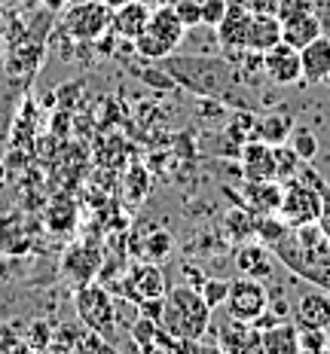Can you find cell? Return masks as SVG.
Instances as JSON below:
<instances>
[{
  "label": "cell",
  "instance_id": "e0dca14e",
  "mask_svg": "<svg viewBox=\"0 0 330 354\" xmlns=\"http://www.w3.org/2000/svg\"><path fill=\"white\" fill-rule=\"evenodd\" d=\"M147 21H150V6H144L141 0H129V3L110 10V31L126 40H135L147 28Z\"/></svg>",
  "mask_w": 330,
  "mask_h": 354
},
{
  "label": "cell",
  "instance_id": "83f0119b",
  "mask_svg": "<svg viewBox=\"0 0 330 354\" xmlns=\"http://www.w3.org/2000/svg\"><path fill=\"white\" fill-rule=\"evenodd\" d=\"M288 138H291L293 153H297L303 162H312L315 156H318V138H315V131L303 129V125H293Z\"/></svg>",
  "mask_w": 330,
  "mask_h": 354
},
{
  "label": "cell",
  "instance_id": "5bb4252c",
  "mask_svg": "<svg viewBox=\"0 0 330 354\" xmlns=\"http://www.w3.org/2000/svg\"><path fill=\"white\" fill-rule=\"evenodd\" d=\"M300 62H303V83L318 86L330 80V37L321 34L309 46L300 49Z\"/></svg>",
  "mask_w": 330,
  "mask_h": 354
},
{
  "label": "cell",
  "instance_id": "ffe728a7",
  "mask_svg": "<svg viewBox=\"0 0 330 354\" xmlns=\"http://www.w3.org/2000/svg\"><path fill=\"white\" fill-rule=\"evenodd\" d=\"M260 351L266 354H300V339H297V324L291 321H275L260 330Z\"/></svg>",
  "mask_w": 330,
  "mask_h": 354
},
{
  "label": "cell",
  "instance_id": "f35d334b",
  "mask_svg": "<svg viewBox=\"0 0 330 354\" xmlns=\"http://www.w3.org/2000/svg\"><path fill=\"white\" fill-rule=\"evenodd\" d=\"M77 3H83V0H77Z\"/></svg>",
  "mask_w": 330,
  "mask_h": 354
},
{
  "label": "cell",
  "instance_id": "8d00e7d4",
  "mask_svg": "<svg viewBox=\"0 0 330 354\" xmlns=\"http://www.w3.org/2000/svg\"><path fill=\"white\" fill-rule=\"evenodd\" d=\"M104 3L110 6V10H116V6H122V3H129V0H104Z\"/></svg>",
  "mask_w": 330,
  "mask_h": 354
},
{
  "label": "cell",
  "instance_id": "d6986e66",
  "mask_svg": "<svg viewBox=\"0 0 330 354\" xmlns=\"http://www.w3.org/2000/svg\"><path fill=\"white\" fill-rule=\"evenodd\" d=\"M245 208L254 214H278L282 183L278 180H245Z\"/></svg>",
  "mask_w": 330,
  "mask_h": 354
},
{
  "label": "cell",
  "instance_id": "8992f818",
  "mask_svg": "<svg viewBox=\"0 0 330 354\" xmlns=\"http://www.w3.org/2000/svg\"><path fill=\"white\" fill-rule=\"evenodd\" d=\"M110 28V6L104 0H83L64 16V31L77 40H98Z\"/></svg>",
  "mask_w": 330,
  "mask_h": 354
},
{
  "label": "cell",
  "instance_id": "277c9868",
  "mask_svg": "<svg viewBox=\"0 0 330 354\" xmlns=\"http://www.w3.org/2000/svg\"><path fill=\"white\" fill-rule=\"evenodd\" d=\"M278 214H282V220L288 226L318 223V214H321L318 189H315L303 174L284 180L282 183V205H278Z\"/></svg>",
  "mask_w": 330,
  "mask_h": 354
},
{
  "label": "cell",
  "instance_id": "e575fe53",
  "mask_svg": "<svg viewBox=\"0 0 330 354\" xmlns=\"http://www.w3.org/2000/svg\"><path fill=\"white\" fill-rule=\"evenodd\" d=\"M138 77H141L147 86H153V88H174V80L168 77L159 64H156V71H138Z\"/></svg>",
  "mask_w": 330,
  "mask_h": 354
},
{
  "label": "cell",
  "instance_id": "3957f363",
  "mask_svg": "<svg viewBox=\"0 0 330 354\" xmlns=\"http://www.w3.org/2000/svg\"><path fill=\"white\" fill-rule=\"evenodd\" d=\"M73 308H77L80 324H86L89 330L101 333L113 345L116 333V299L104 290V284H80L77 297H73Z\"/></svg>",
  "mask_w": 330,
  "mask_h": 354
},
{
  "label": "cell",
  "instance_id": "d590c367",
  "mask_svg": "<svg viewBox=\"0 0 330 354\" xmlns=\"http://www.w3.org/2000/svg\"><path fill=\"white\" fill-rule=\"evenodd\" d=\"M278 3H282V0H248V10L266 12V16H278Z\"/></svg>",
  "mask_w": 330,
  "mask_h": 354
},
{
  "label": "cell",
  "instance_id": "9a60e30c",
  "mask_svg": "<svg viewBox=\"0 0 330 354\" xmlns=\"http://www.w3.org/2000/svg\"><path fill=\"white\" fill-rule=\"evenodd\" d=\"M321 34H324L321 31V19L315 16L312 10H300V12H291V16L282 19V40L291 43L293 49L309 46Z\"/></svg>",
  "mask_w": 330,
  "mask_h": 354
},
{
  "label": "cell",
  "instance_id": "2e32d148",
  "mask_svg": "<svg viewBox=\"0 0 330 354\" xmlns=\"http://www.w3.org/2000/svg\"><path fill=\"white\" fill-rule=\"evenodd\" d=\"M293 321L297 327H330V293L324 287L300 297L297 308H293Z\"/></svg>",
  "mask_w": 330,
  "mask_h": 354
},
{
  "label": "cell",
  "instance_id": "7402d4cb",
  "mask_svg": "<svg viewBox=\"0 0 330 354\" xmlns=\"http://www.w3.org/2000/svg\"><path fill=\"white\" fill-rule=\"evenodd\" d=\"M293 129V120L288 113H266L260 116V120H254V129H251V138H257V141L275 147V144H284L288 141Z\"/></svg>",
  "mask_w": 330,
  "mask_h": 354
},
{
  "label": "cell",
  "instance_id": "6da1fadb",
  "mask_svg": "<svg viewBox=\"0 0 330 354\" xmlns=\"http://www.w3.org/2000/svg\"><path fill=\"white\" fill-rule=\"evenodd\" d=\"M156 64L174 80V86H183L187 92L199 95V98H211V101H220V104H232L239 110L254 107V98L239 83L236 68H232L230 62H223V58L172 53Z\"/></svg>",
  "mask_w": 330,
  "mask_h": 354
},
{
  "label": "cell",
  "instance_id": "836d02e7",
  "mask_svg": "<svg viewBox=\"0 0 330 354\" xmlns=\"http://www.w3.org/2000/svg\"><path fill=\"white\" fill-rule=\"evenodd\" d=\"M28 342H31V348H49V342H53V330H49V324L34 321L31 333H28Z\"/></svg>",
  "mask_w": 330,
  "mask_h": 354
},
{
  "label": "cell",
  "instance_id": "9c48e42d",
  "mask_svg": "<svg viewBox=\"0 0 330 354\" xmlns=\"http://www.w3.org/2000/svg\"><path fill=\"white\" fill-rule=\"evenodd\" d=\"M101 269V250L95 241H80L73 245L62 260V272L71 278L73 284H89Z\"/></svg>",
  "mask_w": 330,
  "mask_h": 354
},
{
  "label": "cell",
  "instance_id": "ba28073f",
  "mask_svg": "<svg viewBox=\"0 0 330 354\" xmlns=\"http://www.w3.org/2000/svg\"><path fill=\"white\" fill-rule=\"evenodd\" d=\"M122 293L131 299V302H144V299H159L168 293V284H165V275L156 263H147L141 260L135 269L129 272V278L122 281Z\"/></svg>",
  "mask_w": 330,
  "mask_h": 354
},
{
  "label": "cell",
  "instance_id": "52a82bcc",
  "mask_svg": "<svg viewBox=\"0 0 330 354\" xmlns=\"http://www.w3.org/2000/svg\"><path fill=\"white\" fill-rule=\"evenodd\" d=\"M263 71L275 86H293L303 80V62H300V49L291 43L278 40L273 49L263 53Z\"/></svg>",
  "mask_w": 330,
  "mask_h": 354
},
{
  "label": "cell",
  "instance_id": "f1b7e54d",
  "mask_svg": "<svg viewBox=\"0 0 330 354\" xmlns=\"http://www.w3.org/2000/svg\"><path fill=\"white\" fill-rule=\"evenodd\" d=\"M300 351L303 354H324L330 348V339L324 327H297Z\"/></svg>",
  "mask_w": 330,
  "mask_h": 354
},
{
  "label": "cell",
  "instance_id": "5b68a950",
  "mask_svg": "<svg viewBox=\"0 0 330 354\" xmlns=\"http://www.w3.org/2000/svg\"><path fill=\"white\" fill-rule=\"evenodd\" d=\"M223 306H226V315H230V318L257 324L269 312V293H266V287H263V281L239 275L230 281V293H226Z\"/></svg>",
  "mask_w": 330,
  "mask_h": 354
},
{
  "label": "cell",
  "instance_id": "74e56055",
  "mask_svg": "<svg viewBox=\"0 0 330 354\" xmlns=\"http://www.w3.org/2000/svg\"><path fill=\"white\" fill-rule=\"evenodd\" d=\"M0 177H3V165H0Z\"/></svg>",
  "mask_w": 330,
  "mask_h": 354
},
{
  "label": "cell",
  "instance_id": "8fae6325",
  "mask_svg": "<svg viewBox=\"0 0 330 354\" xmlns=\"http://www.w3.org/2000/svg\"><path fill=\"white\" fill-rule=\"evenodd\" d=\"M248 25H251V10H248V3H230V6H226L223 21L217 25L220 46L232 49V53H245Z\"/></svg>",
  "mask_w": 330,
  "mask_h": 354
},
{
  "label": "cell",
  "instance_id": "484cf974",
  "mask_svg": "<svg viewBox=\"0 0 330 354\" xmlns=\"http://www.w3.org/2000/svg\"><path fill=\"white\" fill-rule=\"evenodd\" d=\"M273 159H275V180L278 183H284V180H291V177H297L300 174V168L306 165L303 159L293 153V147H284V144H275L273 147Z\"/></svg>",
  "mask_w": 330,
  "mask_h": 354
},
{
  "label": "cell",
  "instance_id": "4316f807",
  "mask_svg": "<svg viewBox=\"0 0 330 354\" xmlns=\"http://www.w3.org/2000/svg\"><path fill=\"white\" fill-rule=\"evenodd\" d=\"M131 342L141 351H156V333H159V321L147 318V315H138V321L129 327Z\"/></svg>",
  "mask_w": 330,
  "mask_h": 354
},
{
  "label": "cell",
  "instance_id": "4dcf8cb0",
  "mask_svg": "<svg viewBox=\"0 0 330 354\" xmlns=\"http://www.w3.org/2000/svg\"><path fill=\"white\" fill-rule=\"evenodd\" d=\"M199 293H202V299L208 302L211 308L223 306V302H226V293H230V278H202Z\"/></svg>",
  "mask_w": 330,
  "mask_h": 354
},
{
  "label": "cell",
  "instance_id": "603a6c76",
  "mask_svg": "<svg viewBox=\"0 0 330 354\" xmlns=\"http://www.w3.org/2000/svg\"><path fill=\"white\" fill-rule=\"evenodd\" d=\"M172 250H174V239L168 230H150L138 241V254L147 263H165L172 257Z\"/></svg>",
  "mask_w": 330,
  "mask_h": 354
},
{
  "label": "cell",
  "instance_id": "d6a6232c",
  "mask_svg": "<svg viewBox=\"0 0 330 354\" xmlns=\"http://www.w3.org/2000/svg\"><path fill=\"white\" fill-rule=\"evenodd\" d=\"M226 6H230V0H202V25L217 28L226 16Z\"/></svg>",
  "mask_w": 330,
  "mask_h": 354
},
{
  "label": "cell",
  "instance_id": "d4e9b609",
  "mask_svg": "<svg viewBox=\"0 0 330 354\" xmlns=\"http://www.w3.org/2000/svg\"><path fill=\"white\" fill-rule=\"evenodd\" d=\"M300 174L306 177V180L312 183L315 189H318V198H321V214H318V226L324 230V235L330 239V183L321 177L315 168H309V162H306L303 168H300Z\"/></svg>",
  "mask_w": 330,
  "mask_h": 354
},
{
  "label": "cell",
  "instance_id": "7a4b0ae2",
  "mask_svg": "<svg viewBox=\"0 0 330 354\" xmlns=\"http://www.w3.org/2000/svg\"><path fill=\"white\" fill-rule=\"evenodd\" d=\"M159 324L181 342H199L208 333L211 306L202 299L196 287H174L165 293V308Z\"/></svg>",
  "mask_w": 330,
  "mask_h": 354
},
{
  "label": "cell",
  "instance_id": "1f68e13d",
  "mask_svg": "<svg viewBox=\"0 0 330 354\" xmlns=\"http://www.w3.org/2000/svg\"><path fill=\"white\" fill-rule=\"evenodd\" d=\"M172 10L178 12V19L183 21V28L202 25V0H174Z\"/></svg>",
  "mask_w": 330,
  "mask_h": 354
},
{
  "label": "cell",
  "instance_id": "f546056e",
  "mask_svg": "<svg viewBox=\"0 0 330 354\" xmlns=\"http://www.w3.org/2000/svg\"><path fill=\"white\" fill-rule=\"evenodd\" d=\"M150 193V174H147L144 165H131L126 174V196L129 202H141V198Z\"/></svg>",
  "mask_w": 330,
  "mask_h": 354
},
{
  "label": "cell",
  "instance_id": "44dd1931",
  "mask_svg": "<svg viewBox=\"0 0 330 354\" xmlns=\"http://www.w3.org/2000/svg\"><path fill=\"white\" fill-rule=\"evenodd\" d=\"M144 31H150L153 37H159V40L165 43L168 49H178L181 40H183V21L178 19V12L172 10V6H159V10H150V21H147Z\"/></svg>",
  "mask_w": 330,
  "mask_h": 354
},
{
  "label": "cell",
  "instance_id": "4fadbf2b",
  "mask_svg": "<svg viewBox=\"0 0 330 354\" xmlns=\"http://www.w3.org/2000/svg\"><path fill=\"white\" fill-rule=\"evenodd\" d=\"M239 156H241L245 180H275V159H273V147L269 144L251 138L248 144H241Z\"/></svg>",
  "mask_w": 330,
  "mask_h": 354
},
{
  "label": "cell",
  "instance_id": "7c38bea8",
  "mask_svg": "<svg viewBox=\"0 0 330 354\" xmlns=\"http://www.w3.org/2000/svg\"><path fill=\"white\" fill-rule=\"evenodd\" d=\"M273 248H266L260 241H241L239 250H236V266L241 275L248 278H257V281H266V278H273L275 272V263H273Z\"/></svg>",
  "mask_w": 330,
  "mask_h": 354
},
{
  "label": "cell",
  "instance_id": "30bf717a",
  "mask_svg": "<svg viewBox=\"0 0 330 354\" xmlns=\"http://www.w3.org/2000/svg\"><path fill=\"white\" fill-rule=\"evenodd\" d=\"M214 345H217V351H226V354H254V351H260V327L230 318L217 330Z\"/></svg>",
  "mask_w": 330,
  "mask_h": 354
},
{
  "label": "cell",
  "instance_id": "cb8c5ba5",
  "mask_svg": "<svg viewBox=\"0 0 330 354\" xmlns=\"http://www.w3.org/2000/svg\"><path fill=\"white\" fill-rule=\"evenodd\" d=\"M226 235H230L232 241H248L251 235H257V214L248 211L245 205L241 208H232L226 214Z\"/></svg>",
  "mask_w": 330,
  "mask_h": 354
},
{
  "label": "cell",
  "instance_id": "ac0fdd59",
  "mask_svg": "<svg viewBox=\"0 0 330 354\" xmlns=\"http://www.w3.org/2000/svg\"><path fill=\"white\" fill-rule=\"evenodd\" d=\"M282 40V19L266 16V12H251V25H248V40L245 49L248 53H266L275 43Z\"/></svg>",
  "mask_w": 330,
  "mask_h": 354
}]
</instances>
